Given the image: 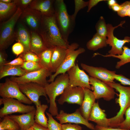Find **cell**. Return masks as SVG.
<instances>
[{
    "mask_svg": "<svg viewBox=\"0 0 130 130\" xmlns=\"http://www.w3.org/2000/svg\"><path fill=\"white\" fill-rule=\"evenodd\" d=\"M38 32L48 48L60 47L67 49L68 41L63 38L57 24L54 15L49 16L42 15L41 23Z\"/></svg>",
    "mask_w": 130,
    "mask_h": 130,
    "instance_id": "1",
    "label": "cell"
},
{
    "mask_svg": "<svg viewBox=\"0 0 130 130\" xmlns=\"http://www.w3.org/2000/svg\"><path fill=\"white\" fill-rule=\"evenodd\" d=\"M110 8H111L113 11L117 12L120 10L121 7V5L117 3Z\"/></svg>",
    "mask_w": 130,
    "mask_h": 130,
    "instance_id": "48",
    "label": "cell"
},
{
    "mask_svg": "<svg viewBox=\"0 0 130 130\" xmlns=\"http://www.w3.org/2000/svg\"><path fill=\"white\" fill-rule=\"evenodd\" d=\"M20 127L15 121L6 116L3 117V120L0 123V129L8 130H20Z\"/></svg>",
    "mask_w": 130,
    "mask_h": 130,
    "instance_id": "31",
    "label": "cell"
},
{
    "mask_svg": "<svg viewBox=\"0 0 130 130\" xmlns=\"http://www.w3.org/2000/svg\"><path fill=\"white\" fill-rule=\"evenodd\" d=\"M88 120L94 122L97 125L100 126L109 127V119L107 118L105 110L100 107L98 101L95 102L93 105Z\"/></svg>",
    "mask_w": 130,
    "mask_h": 130,
    "instance_id": "18",
    "label": "cell"
},
{
    "mask_svg": "<svg viewBox=\"0 0 130 130\" xmlns=\"http://www.w3.org/2000/svg\"><path fill=\"white\" fill-rule=\"evenodd\" d=\"M52 73L50 70L43 68L36 71L27 72L21 77L12 76L10 79L18 84L33 82L45 87L49 84L47 78Z\"/></svg>",
    "mask_w": 130,
    "mask_h": 130,
    "instance_id": "8",
    "label": "cell"
},
{
    "mask_svg": "<svg viewBox=\"0 0 130 130\" xmlns=\"http://www.w3.org/2000/svg\"><path fill=\"white\" fill-rule=\"evenodd\" d=\"M20 130H24L22 129H20Z\"/></svg>",
    "mask_w": 130,
    "mask_h": 130,
    "instance_id": "54",
    "label": "cell"
},
{
    "mask_svg": "<svg viewBox=\"0 0 130 130\" xmlns=\"http://www.w3.org/2000/svg\"><path fill=\"white\" fill-rule=\"evenodd\" d=\"M126 16H128L130 17V8L126 13Z\"/></svg>",
    "mask_w": 130,
    "mask_h": 130,
    "instance_id": "51",
    "label": "cell"
},
{
    "mask_svg": "<svg viewBox=\"0 0 130 130\" xmlns=\"http://www.w3.org/2000/svg\"><path fill=\"white\" fill-rule=\"evenodd\" d=\"M69 77V86L80 87L91 90L90 83V77L79 68L77 64L67 72Z\"/></svg>",
    "mask_w": 130,
    "mask_h": 130,
    "instance_id": "13",
    "label": "cell"
},
{
    "mask_svg": "<svg viewBox=\"0 0 130 130\" xmlns=\"http://www.w3.org/2000/svg\"><path fill=\"white\" fill-rule=\"evenodd\" d=\"M36 107L34 117L35 123L47 128L48 119L46 116L45 112L48 108V106L46 104H42Z\"/></svg>",
    "mask_w": 130,
    "mask_h": 130,
    "instance_id": "29",
    "label": "cell"
},
{
    "mask_svg": "<svg viewBox=\"0 0 130 130\" xmlns=\"http://www.w3.org/2000/svg\"><path fill=\"white\" fill-rule=\"evenodd\" d=\"M18 84L21 91L35 104L36 107L41 105V102L39 100L41 96H44L47 102H49L45 87L33 82Z\"/></svg>",
    "mask_w": 130,
    "mask_h": 130,
    "instance_id": "10",
    "label": "cell"
},
{
    "mask_svg": "<svg viewBox=\"0 0 130 130\" xmlns=\"http://www.w3.org/2000/svg\"><path fill=\"white\" fill-rule=\"evenodd\" d=\"M24 61L20 56L13 60L8 62L5 65H9L14 66H21Z\"/></svg>",
    "mask_w": 130,
    "mask_h": 130,
    "instance_id": "43",
    "label": "cell"
},
{
    "mask_svg": "<svg viewBox=\"0 0 130 130\" xmlns=\"http://www.w3.org/2000/svg\"><path fill=\"white\" fill-rule=\"evenodd\" d=\"M107 1L105 0H90L89 1V3L88 8L87 11V12H90L91 9L96 5L99 2L103 1Z\"/></svg>",
    "mask_w": 130,
    "mask_h": 130,
    "instance_id": "45",
    "label": "cell"
},
{
    "mask_svg": "<svg viewBox=\"0 0 130 130\" xmlns=\"http://www.w3.org/2000/svg\"><path fill=\"white\" fill-rule=\"evenodd\" d=\"M124 115L125 119L119 125L117 128L130 130V106L126 110Z\"/></svg>",
    "mask_w": 130,
    "mask_h": 130,
    "instance_id": "37",
    "label": "cell"
},
{
    "mask_svg": "<svg viewBox=\"0 0 130 130\" xmlns=\"http://www.w3.org/2000/svg\"><path fill=\"white\" fill-rule=\"evenodd\" d=\"M1 98L4 106L0 110V117L1 118L13 113L23 114L36 109L34 106L25 105L15 99L10 98Z\"/></svg>",
    "mask_w": 130,
    "mask_h": 130,
    "instance_id": "9",
    "label": "cell"
},
{
    "mask_svg": "<svg viewBox=\"0 0 130 130\" xmlns=\"http://www.w3.org/2000/svg\"><path fill=\"white\" fill-rule=\"evenodd\" d=\"M96 33L104 38H107L108 34L107 24L102 16H101L95 25Z\"/></svg>",
    "mask_w": 130,
    "mask_h": 130,
    "instance_id": "32",
    "label": "cell"
},
{
    "mask_svg": "<svg viewBox=\"0 0 130 130\" xmlns=\"http://www.w3.org/2000/svg\"><path fill=\"white\" fill-rule=\"evenodd\" d=\"M83 88L84 98L82 105L79 109L82 116L88 121L90 112L95 102L96 99L93 91L91 90L86 88Z\"/></svg>",
    "mask_w": 130,
    "mask_h": 130,
    "instance_id": "20",
    "label": "cell"
},
{
    "mask_svg": "<svg viewBox=\"0 0 130 130\" xmlns=\"http://www.w3.org/2000/svg\"><path fill=\"white\" fill-rule=\"evenodd\" d=\"M22 13L18 7L15 13L7 20L1 22L0 27V51H5L16 39V25Z\"/></svg>",
    "mask_w": 130,
    "mask_h": 130,
    "instance_id": "5",
    "label": "cell"
},
{
    "mask_svg": "<svg viewBox=\"0 0 130 130\" xmlns=\"http://www.w3.org/2000/svg\"><path fill=\"white\" fill-rule=\"evenodd\" d=\"M69 80L67 73L61 74L45 87L46 95L49 99L50 106L48 111L53 116H56L58 113L55 101L56 98L61 95L69 86Z\"/></svg>",
    "mask_w": 130,
    "mask_h": 130,
    "instance_id": "3",
    "label": "cell"
},
{
    "mask_svg": "<svg viewBox=\"0 0 130 130\" xmlns=\"http://www.w3.org/2000/svg\"><path fill=\"white\" fill-rule=\"evenodd\" d=\"M79 44L74 42L70 45L67 49L65 57L62 63L56 71L50 77L48 82L53 81L56 77L61 74L66 73L71 68L75 65V62L76 58L80 54L85 51V49L79 47Z\"/></svg>",
    "mask_w": 130,
    "mask_h": 130,
    "instance_id": "6",
    "label": "cell"
},
{
    "mask_svg": "<svg viewBox=\"0 0 130 130\" xmlns=\"http://www.w3.org/2000/svg\"><path fill=\"white\" fill-rule=\"evenodd\" d=\"M125 22L124 21H122L117 26H113L112 24H107L108 34L106 42L107 44L111 47V49L108 51L110 54L119 55L122 53L124 45L127 43L130 42V37H125L123 39H120L115 37L114 34V31L115 29L119 26H121Z\"/></svg>",
    "mask_w": 130,
    "mask_h": 130,
    "instance_id": "12",
    "label": "cell"
},
{
    "mask_svg": "<svg viewBox=\"0 0 130 130\" xmlns=\"http://www.w3.org/2000/svg\"><path fill=\"white\" fill-rule=\"evenodd\" d=\"M21 67L26 72L36 71L43 68L39 62L32 61L24 62Z\"/></svg>",
    "mask_w": 130,
    "mask_h": 130,
    "instance_id": "33",
    "label": "cell"
},
{
    "mask_svg": "<svg viewBox=\"0 0 130 130\" xmlns=\"http://www.w3.org/2000/svg\"><path fill=\"white\" fill-rule=\"evenodd\" d=\"M55 16L56 22L62 37L67 41L74 28L75 20L68 14L63 0H55Z\"/></svg>",
    "mask_w": 130,
    "mask_h": 130,
    "instance_id": "2",
    "label": "cell"
},
{
    "mask_svg": "<svg viewBox=\"0 0 130 130\" xmlns=\"http://www.w3.org/2000/svg\"><path fill=\"white\" fill-rule=\"evenodd\" d=\"M106 83L119 93L117 95L119 97L116 99V102L118 104L120 110L115 116L109 118V127L117 128L124 120V115L125 111L130 106V86H124L115 82Z\"/></svg>",
    "mask_w": 130,
    "mask_h": 130,
    "instance_id": "4",
    "label": "cell"
},
{
    "mask_svg": "<svg viewBox=\"0 0 130 130\" xmlns=\"http://www.w3.org/2000/svg\"><path fill=\"white\" fill-rule=\"evenodd\" d=\"M26 73L21 66L4 65L0 67V79L9 76L20 77Z\"/></svg>",
    "mask_w": 130,
    "mask_h": 130,
    "instance_id": "25",
    "label": "cell"
},
{
    "mask_svg": "<svg viewBox=\"0 0 130 130\" xmlns=\"http://www.w3.org/2000/svg\"><path fill=\"white\" fill-rule=\"evenodd\" d=\"M107 38H103L96 33L92 38L87 42L86 46L89 50H97L107 46Z\"/></svg>",
    "mask_w": 130,
    "mask_h": 130,
    "instance_id": "27",
    "label": "cell"
},
{
    "mask_svg": "<svg viewBox=\"0 0 130 130\" xmlns=\"http://www.w3.org/2000/svg\"><path fill=\"white\" fill-rule=\"evenodd\" d=\"M18 7L13 1L6 3L0 1V20L3 22L11 17L15 12Z\"/></svg>",
    "mask_w": 130,
    "mask_h": 130,
    "instance_id": "26",
    "label": "cell"
},
{
    "mask_svg": "<svg viewBox=\"0 0 130 130\" xmlns=\"http://www.w3.org/2000/svg\"><path fill=\"white\" fill-rule=\"evenodd\" d=\"M107 1L109 8L117 3L116 1L115 0H108Z\"/></svg>",
    "mask_w": 130,
    "mask_h": 130,
    "instance_id": "49",
    "label": "cell"
},
{
    "mask_svg": "<svg viewBox=\"0 0 130 130\" xmlns=\"http://www.w3.org/2000/svg\"><path fill=\"white\" fill-rule=\"evenodd\" d=\"M42 15L39 11L29 7L22 11L20 19L31 29L38 32L40 27Z\"/></svg>",
    "mask_w": 130,
    "mask_h": 130,
    "instance_id": "17",
    "label": "cell"
},
{
    "mask_svg": "<svg viewBox=\"0 0 130 130\" xmlns=\"http://www.w3.org/2000/svg\"><path fill=\"white\" fill-rule=\"evenodd\" d=\"M32 127L34 130H49L47 128L44 127L35 123Z\"/></svg>",
    "mask_w": 130,
    "mask_h": 130,
    "instance_id": "47",
    "label": "cell"
},
{
    "mask_svg": "<svg viewBox=\"0 0 130 130\" xmlns=\"http://www.w3.org/2000/svg\"><path fill=\"white\" fill-rule=\"evenodd\" d=\"M114 78L120 82L121 84L124 85H129L130 86V79L124 75L121 74H116L114 76Z\"/></svg>",
    "mask_w": 130,
    "mask_h": 130,
    "instance_id": "41",
    "label": "cell"
},
{
    "mask_svg": "<svg viewBox=\"0 0 130 130\" xmlns=\"http://www.w3.org/2000/svg\"><path fill=\"white\" fill-rule=\"evenodd\" d=\"M5 51H0V67L8 62L6 60L7 54Z\"/></svg>",
    "mask_w": 130,
    "mask_h": 130,
    "instance_id": "44",
    "label": "cell"
},
{
    "mask_svg": "<svg viewBox=\"0 0 130 130\" xmlns=\"http://www.w3.org/2000/svg\"><path fill=\"white\" fill-rule=\"evenodd\" d=\"M19 56L23 59L24 62L32 61L39 62V56L30 51L23 52Z\"/></svg>",
    "mask_w": 130,
    "mask_h": 130,
    "instance_id": "35",
    "label": "cell"
},
{
    "mask_svg": "<svg viewBox=\"0 0 130 130\" xmlns=\"http://www.w3.org/2000/svg\"><path fill=\"white\" fill-rule=\"evenodd\" d=\"M36 110L20 115L7 116L18 124L20 129L27 130L32 126L35 123L34 117Z\"/></svg>",
    "mask_w": 130,
    "mask_h": 130,
    "instance_id": "21",
    "label": "cell"
},
{
    "mask_svg": "<svg viewBox=\"0 0 130 130\" xmlns=\"http://www.w3.org/2000/svg\"><path fill=\"white\" fill-rule=\"evenodd\" d=\"M0 1L6 3H10L12 2L13 0H0Z\"/></svg>",
    "mask_w": 130,
    "mask_h": 130,
    "instance_id": "50",
    "label": "cell"
},
{
    "mask_svg": "<svg viewBox=\"0 0 130 130\" xmlns=\"http://www.w3.org/2000/svg\"><path fill=\"white\" fill-rule=\"evenodd\" d=\"M62 130H82V128L77 124L68 123L61 124Z\"/></svg>",
    "mask_w": 130,
    "mask_h": 130,
    "instance_id": "42",
    "label": "cell"
},
{
    "mask_svg": "<svg viewBox=\"0 0 130 130\" xmlns=\"http://www.w3.org/2000/svg\"><path fill=\"white\" fill-rule=\"evenodd\" d=\"M123 51L120 55H114L110 54L104 55L99 53L97 55H100L105 57H112L119 59L120 60L117 62L115 66L117 69H119L122 66L127 63L130 62V48L126 46H124L123 48Z\"/></svg>",
    "mask_w": 130,
    "mask_h": 130,
    "instance_id": "28",
    "label": "cell"
},
{
    "mask_svg": "<svg viewBox=\"0 0 130 130\" xmlns=\"http://www.w3.org/2000/svg\"><path fill=\"white\" fill-rule=\"evenodd\" d=\"M15 34V40L21 43L24 47V52L30 51V34L22 23H19L18 24Z\"/></svg>",
    "mask_w": 130,
    "mask_h": 130,
    "instance_id": "22",
    "label": "cell"
},
{
    "mask_svg": "<svg viewBox=\"0 0 130 130\" xmlns=\"http://www.w3.org/2000/svg\"><path fill=\"white\" fill-rule=\"evenodd\" d=\"M83 88L80 87H70L69 86L64 90L58 100V103L62 105L66 102L70 104H77L81 106L84 98Z\"/></svg>",
    "mask_w": 130,
    "mask_h": 130,
    "instance_id": "14",
    "label": "cell"
},
{
    "mask_svg": "<svg viewBox=\"0 0 130 130\" xmlns=\"http://www.w3.org/2000/svg\"><path fill=\"white\" fill-rule=\"evenodd\" d=\"M32 0H14L13 2L18 7H20L22 10L29 7L32 1Z\"/></svg>",
    "mask_w": 130,
    "mask_h": 130,
    "instance_id": "39",
    "label": "cell"
},
{
    "mask_svg": "<svg viewBox=\"0 0 130 130\" xmlns=\"http://www.w3.org/2000/svg\"><path fill=\"white\" fill-rule=\"evenodd\" d=\"M53 48H47L39 56V63L43 68L51 71V60Z\"/></svg>",
    "mask_w": 130,
    "mask_h": 130,
    "instance_id": "30",
    "label": "cell"
},
{
    "mask_svg": "<svg viewBox=\"0 0 130 130\" xmlns=\"http://www.w3.org/2000/svg\"><path fill=\"white\" fill-rule=\"evenodd\" d=\"M27 130H34L32 127H30Z\"/></svg>",
    "mask_w": 130,
    "mask_h": 130,
    "instance_id": "52",
    "label": "cell"
},
{
    "mask_svg": "<svg viewBox=\"0 0 130 130\" xmlns=\"http://www.w3.org/2000/svg\"><path fill=\"white\" fill-rule=\"evenodd\" d=\"M54 1L53 0H33L29 7L39 11L42 15L51 16L55 14Z\"/></svg>",
    "mask_w": 130,
    "mask_h": 130,
    "instance_id": "19",
    "label": "cell"
},
{
    "mask_svg": "<svg viewBox=\"0 0 130 130\" xmlns=\"http://www.w3.org/2000/svg\"><path fill=\"white\" fill-rule=\"evenodd\" d=\"M67 49L60 47L53 48L51 60V69L52 73H54L61 65L65 57Z\"/></svg>",
    "mask_w": 130,
    "mask_h": 130,
    "instance_id": "23",
    "label": "cell"
},
{
    "mask_svg": "<svg viewBox=\"0 0 130 130\" xmlns=\"http://www.w3.org/2000/svg\"><path fill=\"white\" fill-rule=\"evenodd\" d=\"M48 121L47 128L49 130H62L61 124L55 120L49 113L46 112Z\"/></svg>",
    "mask_w": 130,
    "mask_h": 130,
    "instance_id": "34",
    "label": "cell"
},
{
    "mask_svg": "<svg viewBox=\"0 0 130 130\" xmlns=\"http://www.w3.org/2000/svg\"><path fill=\"white\" fill-rule=\"evenodd\" d=\"M12 50L13 53L17 57L24 52V48L21 43L18 42L13 45Z\"/></svg>",
    "mask_w": 130,
    "mask_h": 130,
    "instance_id": "38",
    "label": "cell"
},
{
    "mask_svg": "<svg viewBox=\"0 0 130 130\" xmlns=\"http://www.w3.org/2000/svg\"><path fill=\"white\" fill-rule=\"evenodd\" d=\"M55 117L61 124L68 123L81 124L91 130H94L95 129L94 125L90 123L82 116L79 109L74 112L70 113H65L63 110H61Z\"/></svg>",
    "mask_w": 130,
    "mask_h": 130,
    "instance_id": "15",
    "label": "cell"
},
{
    "mask_svg": "<svg viewBox=\"0 0 130 130\" xmlns=\"http://www.w3.org/2000/svg\"><path fill=\"white\" fill-rule=\"evenodd\" d=\"M0 130H8L4 129H0Z\"/></svg>",
    "mask_w": 130,
    "mask_h": 130,
    "instance_id": "53",
    "label": "cell"
},
{
    "mask_svg": "<svg viewBox=\"0 0 130 130\" xmlns=\"http://www.w3.org/2000/svg\"><path fill=\"white\" fill-rule=\"evenodd\" d=\"M30 34V51L39 56L42 52L48 48L46 46L42 38L37 32L31 30Z\"/></svg>",
    "mask_w": 130,
    "mask_h": 130,
    "instance_id": "24",
    "label": "cell"
},
{
    "mask_svg": "<svg viewBox=\"0 0 130 130\" xmlns=\"http://www.w3.org/2000/svg\"><path fill=\"white\" fill-rule=\"evenodd\" d=\"M75 9L74 13L72 15L73 18L75 20L77 14L79 11L88 6L89 1H85L83 0H75Z\"/></svg>",
    "mask_w": 130,
    "mask_h": 130,
    "instance_id": "36",
    "label": "cell"
},
{
    "mask_svg": "<svg viewBox=\"0 0 130 130\" xmlns=\"http://www.w3.org/2000/svg\"><path fill=\"white\" fill-rule=\"evenodd\" d=\"M0 96L2 98L15 99L29 105L32 103L21 91L18 84L8 78L5 82L0 83Z\"/></svg>",
    "mask_w": 130,
    "mask_h": 130,
    "instance_id": "7",
    "label": "cell"
},
{
    "mask_svg": "<svg viewBox=\"0 0 130 130\" xmlns=\"http://www.w3.org/2000/svg\"><path fill=\"white\" fill-rule=\"evenodd\" d=\"M90 83L96 99L103 98L109 101L114 99L115 94L118 95L114 88L99 79L90 76Z\"/></svg>",
    "mask_w": 130,
    "mask_h": 130,
    "instance_id": "11",
    "label": "cell"
},
{
    "mask_svg": "<svg viewBox=\"0 0 130 130\" xmlns=\"http://www.w3.org/2000/svg\"><path fill=\"white\" fill-rule=\"evenodd\" d=\"M94 130H130L118 128H113L110 127H103L96 125L95 126Z\"/></svg>",
    "mask_w": 130,
    "mask_h": 130,
    "instance_id": "46",
    "label": "cell"
},
{
    "mask_svg": "<svg viewBox=\"0 0 130 130\" xmlns=\"http://www.w3.org/2000/svg\"><path fill=\"white\" fill-rule=\"evenodd\" d=\"M81 66L90 77L105 82L114 83L115 71H111L102 67H94L81 63Z\"/></svg>",
    "mask_w": 130,
    "mask_h": 130,
    "instance_id": "16",
    "label": "cell"
},
{
    "mask_svg": "<svg viewBox=\"0 0 130 130\" xmlns=\"http://www.w3.org/2000/svg\"><path fill=\"white\" fill-rule=\"evenodd\" d=\"M121 8L117 12L118 15L121 17L126 16V13L130 8V1L125 2L121 5Z\"/></svg>",
    "mask_w": 130,
    "mask_h": 130,
    "instance_id": "40",
    "label": "cell"
}]
</instances>
